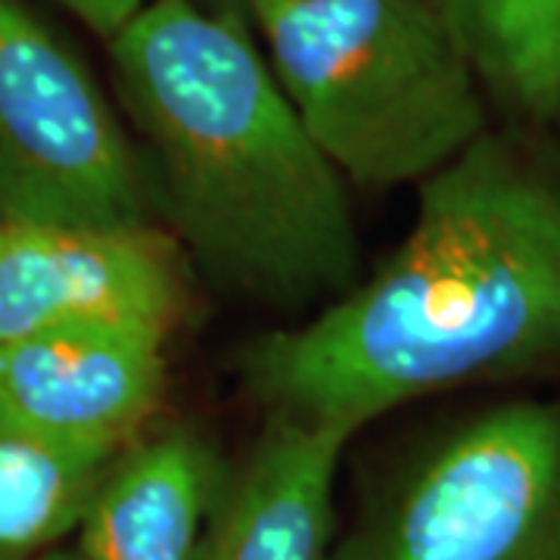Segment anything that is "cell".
I'll return each instance as SVG.
<instances>
[{"label":"cell","instance_id":"1","mask_svg":"<svg viewBox=\"0 0 560 560\" xmlns=\"http://www.w3.org/2000/svg\"><path fill=\"white\" fill-rule=\"evenodd\" d=\"M268 415L359 433L405 401L560 371V131L492 121L420 184L399 249L243 352Z\"/></svg>","mask_w":560,"mask_h":560},{"label":"cell","instance_id":"2","mask_svg":"<svg viewBox=\"0 0 560 560\" xmlns=\"http://www.w3.org/2000/svg\"><path fill=\"white\" fill-rule=\"evenodd\" d=\"M106 47L162 231L187 259L278 312L324 308L359 283L342 175L249 22L200 0H150Z\"/></svg>","mask_w":560,"mask_h":560},{"label":"cell","instance_id":"3","mask_svg":"<svg viewBox=\"0 0 560 560\" xmlns=\"http://www.w3.org/2000/svg\"><path fill=\"white\" fill-rule=\"evenodd\" d=\"M265 60L342 178L423 184L492 125L427 0H256Z\"/></svg>","mask_w":560,"mask_h":560},{"label":"cell","instance_id":"4","mask_svg":"<svg viewBox=\"0 0 560 560\" xmlns=\"http://www.w3.org/2000/svg\"><path fill=\"white\" fill-rule=\"evenodd\" d=\"M334 560H560V399L448 423L364 504Z\"/></svg>","mask_w":560,"mask_h":560},{"label":"cell","instance_id":"5","mask_svg":"<svg viewBox=\"0 0 560 560\" xmlns=\"http://www.w3.org/2000/svg\"><path fill=\"white\" fill-rule=\"evenodd\" d=\"M0 221L162 228L121 109L28 0H0Z\"/></svg>","mask_w":560,"mask_h":560},{"label":"cell","instance_id":"6","mask_svg":"<svg viewBox=\"0 0 560 560\" xmlns=\"http://www.w3.org/2000/svg\"><path fill=\"white\" fill-rule=\"evenodd\" d=\"M190 261L162 228L84 231L0 221V346L72 324L175 334L190 315Z\"/></svg>","mask_w":560,"mask_h":560},{"label":"cell","instance_id":"7","mask_svg":"<svg viewBox=\"0 0 560 560\" xmlns=\"http://www.w3.org/2000/svg\"><path fill=\"white\" fill-rule=\"evenodd\" d=\"M168 334L143 324H72L0 346V420L75 452L116 458L165 396Z\"/></svg>","mask_w":560,"mask_h":560},{"label":"cell","instance_id":"8","mask_svg":"<svg viewBox=\"0 0 560 560\" xmlns=\"http://www.w3.org/2000/svg\"><path fill=\"white\" fill-rule=\"evenodd\" d=\"M352 427L268 415L241 467H228L197 560H334L337 474Z\"/></svg>","mask_w":560,"mask_h":560},{"label":"cell","instance_id":"9","mask_svg":"<svg viewBox=\"0 0 560 560\" xmlns=\"http://www.w3.org/2000/svg\"><path fill=\"white\" fill-rule=\"evenodd\" d=\"M228 467L190 430L147 433L113 458L75 533L84 560H197Z\"/></svg>","mask_w":560,"mask_h":560},{"label":"cell","instance_id":"10","mask_svg":"<svg viewBox=\"0 0 560 560\" xmlns=\"http://www.w3.org/2000/svg\"><path fill=\"white\" fill-rule=\"evenodd\" d=\"M501 121L560 131V0H427Z\"/></svg>","mask_w":560,"mask_h":560},{"label":"cell","instance_id":"11","mask_svg":"<svg viewBox=\"0 0 560 560\" xmlns=\"http://www.w3.org/2000/svg\"><path fill=\"white\" fill-rule=\"evenodd\" d=\"M109 464L0 420V560H40L75 539Z\"/></svg>","mask_w":560,"mask_h":560},{"label":"cell","instance_id":"12","mask_svg":"<svg viewBox=\"0 0 560 560\" xmlns=\"http://www.w3.org/2000/svg\"><path fill=\"white\" fill-rule=\"evenodd\" d=\"M69 10L101 40H113L150 0H54Z\"/></svg>","mask_w":560,"mask_h":560},{"label":"cell","instance_id":"13","mask_svg":"<svg viewBox=\"0 0 560 560\" xmlns=\"http://www.w3.org/2000/svg\"><path fill=\"white\" fill-rule=\"evenodd\" d=\"M40 560H84L75 551V545H62V548H57V551H50L47 558H40Z\"/></svg>","mask_w":560,"mask_h":560},{"label":"cell","instance_id":"14","mask_svg":"<svg viewBox=\"0 0 560 560\" xmlns=\"http://www.w3.org/2000/svg\"><path fill=\"white\" fill-rule=\"evenodd\" d=\"M249 3H256V0H221L219 7H224V10H231V13H237V16H243V20H246V10H249Z\"/></svg>","mask_w":560,"mask_h":560}]
</instances>
